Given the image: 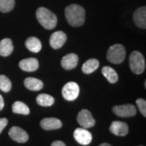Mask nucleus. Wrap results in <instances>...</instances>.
<instances>
[{
  "label": "nucleus",
  "mask_w": 146,
  "mask_h": 146,
  "mask_svg": "<svg viewBox=\"0 0 146 146\" xmlns=\"http://www.w3.org/2000/svg\"><path fill=\"white\" fill-rule=\"evenodd\" d=\"M3 107H4V100H3V96L0 94V111L3 109Z\"/></svg>",
  "instance_id": "nucleus-28"
},
{
  "label": "nucleus",
  "mask_w": 146,
  "mask_h": 146,
  "mask_svg": "<svg viewBox=\"0 0 146 146\" xmlns=\"http://www.w3.org/2000/svg\"><path fill=\"white\" fill-rule=\"evenodd\" d=\"M65 17L71 26H81L84 23L85 11L81 6L72 4L65 8Z\"/></svg>",
  "instance_id": "nucleus-1"
},
{
  "label": "nucleus",
  "mask_w": 146,
  "mask_h": 146,
  "mask_svg": "<svg viewBox=\"0 0 146 146\" xmlns=\"http://www.w3.org/2000/svg\"><path fill=\"white\" fill-rule=\"evenodd\" d=\"M41 127L44 130H56L62 127L63 123L60 120L56 118H45L40 123Z\"/></svg>",
  "instance_id": "nucleus-13"
},
{
  "label": "nucleus",
  "mask_w": 146,
  "mask_h": 146,
  "mask_svg": "<svg viewBox=\"0 0 146 146\" xmlns=\"http://www.w3.org/2000/svg\"><path fill=\"white\" fill-rule=\"evenodd\" d=\"M99 67V62L96 58L88 59L82 66V72L85 74H91Z\"/></svg>",
  "instance_id": "nucleus-20"
},
{
  "label": "nucleus",
  "mask_w": 146,
  "mask_h": 146,
  "mask_svg": "<svg viewBox=\"0 0 146 146\" xmlns=\"http://www.w3.org/2000/svg\"><path fill=\"white\" fill-rule=\"evenodd\" d=\"M133 21L136 26L141 29H146V7H141L136 9L133 15Z\"/></svg>",
  "instance_id": "nucleus-12"
},
{
  "label": "nucleus",
  "mask_w": 146,
  "mask_h": 146,
  "mask_svg": "<svg viewBox=\"0 0 146 146\" xmlns=\"http://www.w3.org/2000/svg\"><path fill=\"white\" fill-rule=\"evenodd\" d=\"M36 102L42 106H50L54 103V98L49 94H42L36 97Z\"/></svg>",
  "instance_id": "nucleus-22"
},
{
  "label": "nucleus",
  "mask_w": 146,
  "mask_h": 146,
  "mask_svg": "<svg viewBox=\"0 0 146 146\" xmlns=\"http://www.w3.org/2000/svg\"><path fill=\"white\" fill-rule=\"evenodd\" d=\"M36 16L41 25L46 29H53L57 25V16L46 7H39L36 10Z\"/></svg>",
  "instance_id": "nucleus-2"
},
{
  "label": "nucleus",
  "mask_w": 146,
  "mask_h": 146,
  "mask_svg": "<svg viewBox=\"0 0 146 146\" xmlns=\"http://www.w3.org/2000/svg\"><path fill=\"white\" fill-rule=\"evenodd\" d=\"M67 41V35L63 31H57L52 33L50 37V45L53 49L57 50L63 46Z\"/></svg>",
  "instance_id": "nucleus-10"
},
{
  "label": "nucleus",
  "mask_w": 146,
  "mask_h": 146,
  "mask_svg": "<svg viewBox=\"0 0 146 146\" xmlns=\"http://www.w3.org/2000/svg\"><path fill=\"white\" fill-rule=\"evenodd\" d=\"M15 7V0H0V11L7 13L13 10Z\"/></svg>",
  "instance_id": "nucleus-23"
},
{
  "label": "nucleus",
  "mask_w": 146,
  "mask_h": 146,
  "mask_svg": "<svg viewBox=\"0 0 146 146\" xmlns=\"http://www.w3.org/2000/svg\"><path fill=\"white\" fill-rule=\"evenodd\" d=\"M12 111L15 114H20V115H29V113H30V110L29 108V106L25 103L20 102V101H17L12 105Z\"/></svg>",
  "instance_id": "nucleus-21"
},
{
  "label": "nucleus",
  "mask_w": 146,
  "mask_h": 146,
  "mask_svg": "<svg viewBox=\"0 0 146 146\" xmlns=\"http://www.w3.org/2000/svg\"><path fill=\"white\" fill-rule=\"evenodd\" d=\"M51 146H66V145L61 141H55L51 144Z\"/></svg>",
  "instance_id": "nucleus-27"
},
{
  "label": "nucleus",
  "mask_w": 146,
  "mask_h": 146,
  "mask_svg": "<svg viewBox=\"0 0 146 146\" xmlns=\"http://www.w3.org/2000/svg\"><path fill=\"white\" fill-rule=\"evenodd\" d=\"M129 65L131 72L140 75L145 70V60L143 54L139 51H133L129 57Z\"/></svg>",
  "instance_id": "nucleus-4"
},
{
  "label": "nucleus",
  "mask_w": 146,
  "mask_h": 146,
  "mask_svg": "<svg viewBox=\"0 0 146 146\" xmlns=\"http://www.w3.org/2000/svg\"><path fill=\"white\" fill-rule=\"evenodd\" d=\"M136 105L138 106V109L141 111V113L144 117L146 116V102L143 98H138L136 100Z\"/></svg>",
  "instance_id": "nucleus-25"
},
{
  "label": "nucleus",
  "mask_w": 146,
  "mask_h": 146,
  "mask_svg": "<svg viewBox=\"0 0 146 146\" xmlns=\"http://www.w3.org/2000/svg\"><path fill=\"white\" fill-rule=\"evenodd\" d=\"M78 60V56L74 53H71L63 57L61 60V65L65 70H72L77 66Z\"/></svg>",
  "instance_id": "nucleus-15"
},
{
  "label": "nucleus",
  "mask_w": 146,
  "mask_h": 146,
  "mask_svg": "<svg viewBox=\"0 0 146 146\" xmlns=\"http://www.w3.org/2000/svg\"><path fill=\"white\" fill-rule=\"evenodd\" d=\"M14 47L10 38H4L0 42V56L7 57L13 52Z\"/></svg>",
  "instance_id": "nucleus-16"
},
{
  "label": "nucleus",
  "mask_w": 146,
  "mask_h": 146,
  "mask_svg": "<svg viewBox=\"0 0 146 146\" xmlns=\"http://www.w3.org/2000/svg\"><path fill=\"white\" fill-rule=\"evenodd\" d=\"M112 110L116 115L123 118L132 117L136 114V108L135 107V106L131 104L115 106L113 107Z\"/></svg>",
  "instance_id": "nucleus-6"
},
{
  "label": "nucleus",
  "mask_w": 146,
  "mask_h": 146,
  "mask_svg": "<svg viewBox=\"0 0 146 146\" xmlns=\"http://www.w3.org/2000/svg\"><path fill=\"white\" fill-rule=\"evenodd\" d=\"M110 131L115 136H124L128 133V126L123 122L114 121L110 126Z\"/></svg>",
  "instance_id": "nucleus-11"
},
{
  "label": "nucleus",
  "mask_w": 146,
  "mask_h": 146,
  "mask_svg": "<svg viewBox=\"0 0 146 146\" xmlns=\"http://www.w3.org/2000/svg\"><path fill=\"white\" fill-rule=\"evenodd\" d=\"M102 75L106 78V80L109 81L110 83L115 84L119 80L118 74L115 72V69H113V68H110L109 66L103 67L102 69Z\"/></svg>",
  "instance_id": "nucleus-19"
},
{
  "label": "nucleus",
  "mask_w": 146,
  "mask_h": 146,
  "mask_svg": "<svg viewBox=\"0 0 146 146\" xmlns=\"http://www.w3.org/2000/svg\"><path fill=\"white\" fill-rule=\"evenodd\" d=\"M73 136H74L75 140L77 141L80 145H89L93 139L92 134L89 131L86 130V128H84V127L76 128L74 131Z\"/></svg>",
  "instance_id": "nucleus-8"
},
{
  "label": "nucleus",
  "mask_w": 146,
  "mask_h": 146,
  "mask_svg": "<svg viewBox=\"0 0 146 146\" xmlns=\"http://www.w3.org/2000/svg\"><path fill=\"white\" fill-rule=\"evenodd\" d=\"M27 49L33 53H38L42 50L41 41L35 36H30L25 41Z\"/></svg>",
  "instance_id": "nucleus-18"
},
{
  "label": "nucleus",
  "mask_w": 146,
  "mask_h": 146,
  "mask_svg": "<svg viewBox=\"0 0 146 146\" xmlns=\"http://www.w3.org/2000/svg\"><path fill=\"white\" fill-rule=\"evenodd\" d=\"M25 86L27 89L31 91H39L43 88L44 84L41 80L33 78V77H28L24 81Z\"/></svg>",
  "instance_id": "nucleus-17"
},
{
  "label": "nucleus",
  "mask_w": 146,
  "mask_h": 146,
  "mask_svg": "<svg viewBox=\"0 0 146 146\" xmlns=\"http://www.w3.org/2000/svg\"><path fill=\"white\" fill-rule=\"evenodd\" d=\"M11 82L8 77L4 75H0V90L4 93H8L11 89Z\"/></svg>",
  "instance_id": "nucleus-24"
},
{
  "label": "nucleus",
  "mask_w": 146,
  "mask_h": 146,
  "mask_svg": "<svg viewBox=\"0 0 146 146\" xmlns=\"http://www.w3.org/2000/svg\"><path fill=\"white\" fill-rule=\"evenodd\" d=\"M8 120L6 118H1L0 119V134L3 131V130L5 128V127L7 125Z\"/></svg>",
  "instance_id": "nucleus-26"
},
{
  "label": "nucleus",
  "mask_w": 146,
  "mask_h": 146,
  "mask_svg": "<svg viewBox=\"0 0 146 146\" xmlns=\"http://www.w3.org/2000/svg\"><path fill=\"white\" fill-rule=\"evenodd\" d=\"M139 146H143V145H139Z\"/></svg>",
  "instance_id": "nucleus-30"
},
{
  "label": "nucleus",
  "mask_w": 146,
  "mask_h": 146,
  "mask_svg": "<svg viewBox=\"0 0 146 146\" xmlns=\"http://www.w3.org/2000/svg\"><path fill=\"white\" fill-rule=\"evenodd\" d=\"M80 94V87L76 82H68L62 89V95L63 98L67 101H75Z\"/></svg>",
  "instance_id": "nucleus-5"
},
{
  "label": "nucleus",
  "mask_w": 146,
  "mask_h": 146,
  "mask_svg": "<svg viewBox=\"0 0 146 146\" xmlns=\"http://www.w3.org/2000/svg\"><path fill=\"white\" fill-rule=\"evenodd\" d=\"M77 121L79 124L84 128H89L95 125V119L88 110H82L79 112Z\"/></svg>",
  "instance_id": "nucleus-7"
},
{
  "label": "nucleus",
  "mask_w": 146,
  "mask_h": 146,
  "mask_svg": "<svg viewBox=\"0 0 146 146\" xmlns=\"http://www.w3.org/2000/svg\"><path fill=\"white\" fill-rule=\"evenodd\" d=\"M126 57V50L124 46L120 44H115L110 47L106 58L108 61L114 64L123 63Z\"/></svg>",
  "instance_id": "nucleus-3"
},
{
  "label": "nucleus",
  "mask_w": 146,
  "mask_h": 146,
  "mask_svg": "<svg viewBox=\"0 0 146 146\" xmlns=\"http://www.w3.org/2000/svg\"><path fill=\"white\" fill-rule=\"evenodd\" d=\"M99 146H112V145H110L108 144V143H102V144H101Z\"/></svg>",
  "instance_id": "nucleus-29"
},
{
  "label": "nucleus",
  "mask_w": 146,
  "mask_h": 146,
  "mask_svg": "<svg viewBox=\"0 0 146 146\" xmlns=\"http://www.w3.org/2000/svg\"><path fill=\"white\" fill-rule=\"evenodd\" d=\"M19 67L21 68V70L25 72H32L37 70V68L39 67V63H38L37 59L35 58H25L21 60L19 63Z\"/></svg>",
  "instance_id": "nucleus-14"
},
{
  "label": "nucleus",
  "mask_w": 146,
  "mask_h": 146,
  "mask_svg": "<svg viewBox=\"0 0 146 146\" xmlns=\"http://www.w3.org/2000/svg\"><path fill=\"white\" fill-rule=\"evenodd\" d=\"M8 134L13 141L18 143H25L29 140L28 133L20 127H12L9 130Z\"/></svg>",
  "instance_id": "nucleus-9"
}]
</instances>
